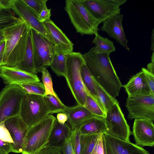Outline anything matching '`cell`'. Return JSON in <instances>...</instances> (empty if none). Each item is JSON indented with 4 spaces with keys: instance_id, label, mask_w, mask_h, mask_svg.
Segmentation results:
<instances>
[{
    "instance_id": "cell-17",
    "label": "cell",
    "mask_w": 154,
    "mask_h": 154,
    "mask_svg": "<svg viewBox=\"0 0 154 154\" xmlns=\"http://www.w3.org/2000/svg\"><path fill=\"white\" fill-rule=\"evenodd\" d=\"M123 15L118 14L103 22L101 30L106 32L126 49L129 51L127 39L122 26Z\"/></svg>"
},
{
    "instance_id": "cell-32",
    "label": "cell",
    "mask_w": 154,
    "mask_h": 154,
    "mask_svg": "<svg viewBox=\"0 0 154 154\" xmlns=\"http://www.w3.org/2000/svg\"><path fill=\"white\" fill-rule=\"evenodd\" d=\"M41 72L42 73V80L45 88V95H52L60 101L53 89L51 77L48 70L44 67Z\"/></svg>"
},
{
    "instance_id": "cell-4",
    "label": "cell",
    "mask_w": 154,
    "mask_h": 154,
    "mask_svg": "<svg viewBox=\"0 0 154 154\" xmlns=\"http://www.w3.org/2000/svg\"><path fill=\"white\" fill-rule=\"evenodd\" d=\"M85 63L80 52H71L67 55L66 70L64 77L77 105L84 106L87 94H90L82 81L81 67Z\"/></svg>"
},
{
    "instance_id": "cell-33",
    "label": "cell",
    "mask_w": 154,
    "mask_h": 154,
    "mask_svg": "<svg viewBox=\"0 0 154 154\" xmlns=\"http://www.w3.org/2000/svg\"><path fill=\"white\" fill-rule=\"evenodd\" d=\"M5 10L0 11V31L13 25L18 20L12 13Z\"/></svg>"
},
{
    "instance_id": "cell-2",
    "label": "cell",
    "mask_w": 154,
    "mask_h": 154,
    "mask_svg": "<svg viewBox=\"0 0 154 154\" xmlns=\"http://www.w3.org/2000/svg\"><path fill=\"white\" fill-rule=\"evenodd\" d=\"M31 28L21 18L3 30L5 44L3 65L16 67L23 60Z\"/></svg>"
},
{
    "instance_id": "cell-40",
    "label": "cell",
    "mask_w": 154,
    "mask_h": 154,
    "mask_svg": "<svg viewBox=\"0 0 154 154\" xmlns=\"http://www.w3.org/2000/svg\"><path fill=\"white\" fill-rule=\"evenodd\" d=\"M61 148L63 154H75L72 147L70 136L66 140Z\"/></svg>"
},
{
    "instance_id": "cell-16",
    "label": "cell",
    "mask_w": 154,
    "mask_h": 154,
    "mask_svg": "<svg viewBox=\"0 0 154 154\" xmlns=\"http://www.w3.org/2000/svg\"><path fill=\"white\" fill-rule=\"evenodd\" d=\"M0 77L4 83L17 85L34 82H40L36 75L22 71L16 67L0 66Z\"/></svg>"
},
{
    "instance_id": "cell-36",
    "label": "cell",
    "mask_w": 154,
    "mask_h": 154,
    "mask_svg": "<svg viewBox=\"0 0 154 154\" xmlns=\"http://www.w3.org/2000/svg\"><path fill=\"white\" fill-rule=\"evenodd\" d=\"M0 139L6 142L14 143L10 133L5 125L4 122L0 123Z\"/></svg>"
},
{
    "instance_id": "cell-12",
    "label": "cell",
    "mask_w": 154,
    "mask_h": 154,
    "mask_svg": "<svg viewBox=\"0 0 154 154\" xmlns=\"http://www.w3.org/2000/svg\"><path fill=\"white\" fill-rule=\"evenodd\" d=\"M103 142L106 154H150L142 147L103 134Z\"/></svg>"
},
{
    "instance_id": "cell-9",
    "label": "cell",
    "mask_w": 154,
    "mask_h": 154,
    "mask_svg": "<svg viewBox=\"0 0 154 154\" xmlns=\"http://www.w3.org/2000/svg\"><path fill=\"white\" fill-rule=\"evenodd\" d=\"M33 61L35 70L41 72L44 67L49 66L54 57V44L46 38L31 28Z\"/></svg>"
},
{
    "instance_id": "cell-14",
    "label": "cell",
    "mask_w": 154,
    "mask_h": 154,
    "mask_svg": "<svg viewBox=\"0 0 154 154\" xmlns=\"http://www.w3.org/2000/svg\"><path fill=\"white\" fill-rule=\"evenodd\" d=\"M4 123L14 142L12 144V152L21 153L25 136L29 127L20 115L8 119L4 121Z\"/></svg>"
},
{
    "instance_id": "cell-46",
    "label": "cell",
    "mask_w": 154,
    "mask_h": 154,
    "mask_svg": "<svg viewBox=\"0 0 154 154\" xmlns=\"http://www.w3.org/2000/svg\"><path fill=\"white\" fill-rule=\"evenodd\" d=\"M148 71L154 74V62H151L147 65V69Z\"/></svg>"
},
{
    "instance_id": "cell-35",
    "label": "cell",
    "mask_w": 154,
    "mask_h": 154,
    "mask_svg": "<svg viewBox=\"0 0 154 154\" xmlns=\"http://www.w3.org/2000/svg\"><path fill=\"white\" fill-rule=\"evenodd\" d=\"M37 15L38 16L42 10L44 5L47 0H23Z\"/></svg>"
},
{
    "instance_id": "cell-5",
    "label": "cell",
    "mask_w": 154,
    "mask_h": 154,
    "mask_svg": "<svg viewBox=\"0 0 154 154\" xmlns=\"http://www.w3.org/2000/svg\"><path fill=\"white\" fill-rule=\"evenodd\" d=\"M65 10L77 32L82 35H91L98 32L99 24L97 21L80 0L66 1Z\"/></svg>"
},
{
    "instance_id": "cell-1",
    "label": "cell",
    "mask_w": 154,
    "mask_h": 154,
    "mask_svg": "<svg viewBox=\"0 0 154 154\" xmlns=\"http://www.w3.org/2000/svg\"><path fill=\"white\" fill-rule=\"evenodd\" d=\"M85 63L95 81L111 96L116 98L123 87L109 55L98 52L95 47L82 54Z\"/></svg>"
},
{
    "instance_id": "cell-30",
    "label": "cell",
    "mask_w": 154,
    "mask_h": 154,
    "mask_svg": "<svg viewBox=\"0 0 154 154\" xmlns=\"http://www.w3.org/2000/svg\"><path fill=\"white\" fill-rule=\"evenodd\" d=\"M23 89L27 93L44 96L45 95V88L43 83L34 82L16 85Z\"/></svg>"
},
{
    "instance_id": "cell-51",
    "label": "cell",
    "mask_w": 154,
    "mask_h": 154,
    "mask_svg": "<svg viewBox=\"0 0 154 154\" xmlns=\"http://www.w3.org/2000/svg\"><path fill=\"white\" fill-rule=\"evenodd\" d=\"M0 154H2V153H0Z\"/></svg>"
},
{
    "instance_id": "cell-26",
    "label": "cell",
    "mask_w": 154,
    "mask_h": 154,
    "mask_svg": "<svg viewBox=\"0 0 154 154\" xmlns=\"http://www.w3.org/2000/svg\"><path fill=\"white\" fill-rule=\"evenodd\" d=\"M95 35L92 43L95 45L94 47L98 52L109 55L115 51L116 48L112 41L107 38L102 37L98 32Z\"/></svg>"
},
{
    "instance_id": "cell-10",
    "label": "cell",
    "mask_w": 154,
    "mask_h": 154,
    "mask_svg": "<svg viewBox=\"0 0 154 154\" xmlns=\"http://www.w3.org/2000/svg\"><path fill=\"white\" fill-rule=\"evenodd\" d=\"M92 16L101 23L115 15L120 14V6L126 0H80Z\"/></svg>"
},
{
    "instance_id": "cell-20",
    "label": "cell",
    "mask_w": 154,
    "mask_h": 154,
    "mask_svg": "<svg viewBox=\"0 0 154 154\" xmlns=\"http://www.w3.org/2000/svg\"><path fill=\"white\" fill-rule=\"evenodd\" d=\"M74 129L82 135L102 134L106 131L104 118L96 116L86 120Z\"/></svg>"
},
{
    "instance_id": "cell-21",
    "label": "cell",
    "mask_w": 154,
    "mask_h": 154,
    "mask_svg": "<svg viewBox=\"0 0 154 154\" xmlns=\"http://www.w3.org/2000/svg\"><path fill=\"white\" fill-rule=\"evenodd\" d=\"M72 128L67 123H60L56 118L46 146H61L68 138L70 136Z\"/></svg>"
},
{
    "instance_id": "cell-29",
    "label": "cell",
    "mask_w": 154,
    "mask_h": 154,
    "mask_svg": "<svg viewBox=\"0 0 154 154\" xmlns=\"http://www.w3.org/2000/svg\"><path fill=\"white\" fill-rule=\"evenodd\" d=\"M95 86L97 98L106 112L118 101L116 98L109 95L96 81Z\"/></svg>"
},
{
    "instance_id": "cell-25",
    "label": "cell",
    "mask_w": 154,
    "mask_h": 154,
    "mask_svg": "<svg viewBox=\"0 0 154 154\" xmlns=\"http://www.w3.org/2000/svg\"><path fill=\"white\" fill-rule=\"evenodd\" d=\"M84 106L94 116L105 118L106 112L97 97L87 94Z\"/></svg>"
},
{
    "instance_id": "cell-15",
    "label": "cell",
    "mask_w": 154,
    "mask_h": 154,
    "mask_svg": "<svg viewBox=\"0 0 154 154\" xmlns=\"http://www.w3.org/2000/svg\"><path fill=\"white\" fill-rule=\"evenodd\" d=\"M153 121L144 119H135L131 132L135 144L141 146L153 147L154 125Z\"/></svg>"
},
{
    "instance_id": "cell-41",
    "label": "cell",
    "mask_w": 154,
    "mask_h": 154,
    "mask_svg": "<svg viewBox=\"0 0 154 154\" xmlns=\"http://www.w3.org/2000/svg\"><path fill=\"white\" fill-rule=\"evenodd\" d=\"M103 134L98 138L96 145L91 154H104L103 142Z\"/></svg>"
},
{
    "instance_id": "cell-37",
    "label": "cell",
    "mask_w": 154,
    "mask_h": 154,
    "mask_svg": "<svg viewBox=\"0 0 154 154\" xmlns=\"http://www.w3.org/2000/svg\"><path fill=\"white\" fill-rule=\"evenodd\" d=\"M141 71L146 76L150 89L151 95L154 96V74H152L144 68H142Z\"/></svg>"
},
{
    "instance_id": "cell-39",
    "label": "cell",
    "mask_w": 154,
    "mask_h": 154,
    "mask_svg": "<svg viewBox=\"0 0 154 154\" xmlns=\"http://www.w3.org/2000/svg\"><path fill=\"white\" fill-rule=\"evenodd\" d=\"M51 9H48L46 6V3H45L43 9L40 14L38 19L39 21L43 23L50 19L51 16Z\"/></svg>"
},
{
    "instance_id": "cell-8",
    "label": "cell",
    "mask_w": 154,
    "mask_h": 154,
    "mask_svg": "<svg viewBox=\"0 0 154 154\" xmlns=\"http://www.w3.org/2000/svg\"><path fill=\"white\" fill-rule=\"evenodd\" d=\"M104 119L106 129L105 134L122 140L130 141L131 132L118 102L106 111Z\"/></svg>"
},
{
    "instance_id": "cell-50",
    "label": "cell",
    "mask_w": 154,
    "mask_h": 154,
    "mask_svg": "<svg viewBox=\"0 0 154 154\" xmlns=\"http://www.w3.org/2000/svg\"><path fill=\"white\" fill-rule=\"evenodd\" d=\"M2 8H1V7H0V11H1L2 10Z\"/></svg>"
},
{
    "instance_id": "cell-18",
    "label": "cell",
    "mask_w": 154,
    "mask_h": 154,
    "mask_svg": "<svg viewBox=\"0 0 154 154\" xmlns=\"http://www.w3.org/2000/svg\"><path fill=\"white\" fill-rule=\"evenodd\" d=\"M43 24L54 45L55 50L65 53L72 52L73 44L50 19Z\"/></svg>"
},
{
    "instance_id": "cell-34",
    "label": "cell",
    "mask_w": 154,
    "mask_h": 154,
    "mask_svg": "<svg viewBox=\"0 0 154 154\" xmlns=\"http://www.w3.org/2000/svg\"><path fill=\"white\" fill-rule=\"evenodd\" d=\"M70 139L72 149L75 154H80V134L76 129L72 130Z\"/></svg>"
},
{
    "instance_id": "cell-38",
    "label": "cell",
    "mask_w": 154,
    "mask_h": 154,
    "mask_svg": "<svg viewBox=\"0 0 154 154\" xmlns=\"http://www.w3.org/2000/svg\"><path fill=\"white\" fill-rule=\"evenodd\" d=\"M38 154H63L61 146H46L41 150Z\"/></svg>"
},
{
    "instance_id": "cell-28",
    "label": "cell",
    "mask_w": 154,
    "mask_h": 154,
    "mask_svg": "<svg viewBox=\"0 0 154 154\" xmlns=\"http://www.w3.org/2000/svg\"><path fill=\"white\" fill-rule=\"evenodd\" d=\"M101 135H80V154H91Z\"/></svg>"
},
{
    "instance_id": "cell-22",
    "label": "cell",
    "mask_w": 154,
    "mask_h": 154,
    "mask_svg": "<svg viewBox=\"0 0 154 154\" xmlns=\"http://www.w3.org/2000/svg\"><path fill=\"white\" fill-rule=\"evenodd\" d=\"M68 117V122L72 130L88 119L95 116L84 106L79 105L72 107H68L63 112Z\"/></svg>"
},
{
    "instance_id": "cell-27",
    "label": "cell",
    "mask_w": 154,
    "mask_h": 154,
    "mask_svg": "<svg viewBox=\"0 0 154 154\" xmlns=\"http://www.w3.org/2000/svg\"><path fill=\"white\" fill-rule=\"evenodd\" d=\"M80 72L82 81L85 88L92 96L97 97L95 81L85 63L81 66Z\"/></svg>"
},
{
    "instance_id": "cell-49",
    "label": "cell",
    "mask_w": 154,
    "mask_h": 154,
    "mask_svg": "<svg viewBox=\"0 0 154 154\" xmlns=\"http://www.w3.org/2000/svg\"><path fill=\"white\" fill-rule=\"evenodd\" d=\"M151 62H154V52H153L151 57Z\"/></svg>"
},
{
    "instance_id": "cell-11",
    "label": "cell",
    "mask_w": 154,
    "mask_h": 154,
    "mask_svg": "<svg viewBox=\"0 0 154 154\" xmlns=\"http://www.w3.org/2000/svg\"><path fill=\"white\" fill-rule=\"evenodd\" d=\"M126 106L128 112L127 118L154 120V96L128 97Z\"/></svg>"
},
{
    "instance_id": "cell-43",
    "label": "cell",
    "mask_w": 154,
    "mask_h": 154,
    "mask_svg": "<svg viewBox=\"0 0 154 154\" xmlns=\"http://www.w3.org/2000/svg\"><path fill=\"white\" fill-rule=\"evenodd\" d=\"M14 0H0V7L2 10L11 8Z\"/></svg>"
},
{
    "instance_id": "cell-23",
    "label": "cell",
    "mask_w": 154,
    "mask_h": 154,
    "mask_svg": "<svg viewBox=\"0 0 154 154\" xmlns=\"http://www.w3.org/2000/svg\"><path fill=\"white\" fill-rule=\"evenodd\" d=\"M15 67L29 73L35 75L37 74L34 63L31 30L23 60Z\"/></svg>"
},
{
    "instance_id": "cell-13",
    "label": "cell",
    "mask_w": 154,
    "mask_h": 154,
    "mask_svg": "<svg viewBox=\"0 0 154 154\" xmlns=\"http://www.w3.org/2000/svg\"><path fill=\"white\" fill-rule=\"evenodd\" d=\"M11 9L31 29L53 43L43 23L39 21L37 15L23 0H14Z\"/></svg>"
},
{
    "instance_id": "cell-3",
    "label": "cell",
    "mask_w": 154,
    "mask_h": 154,
    "mask_svg": "<svg viewBox=\"0 0 154 154\" xmlns=\"http://www.w3.org/2000/svg\"><path fill=\"white\" fill-rule=\"evenodd\" d=\"M56 119L49 114L29 127L25 136L22 154H38L46 147Z\"/></svg>"
},
{
    "instance_id": "cell-19",
    "label": "cell",
    "mask_w": 154,
    "mask_h": 154,
    "mask_svg": "<svg viewBox=\"0 0 154 154\" xmlns=\"http://www.w3.org/2000/svg\"><path fill=\"white\" fill-rule=\"evenodd\" d=\"M123 87L128 97L151 95L146 76L142 71L132 77L127 84Z\"/></svg>"
},
{
    "instance_id": "cell-42",
    "label": "cell",
    "mask_w": 154,
    "mask_h": 154,
    "mask_svg": "<svg viewBox=\"0 0 154 154\" xmlns=\"http://www.w3.org/2000/svg\"><path fill=\"white\" fill-rule=\"evenodd\" d=\"M12 152V144L4 142L0 139V153L8 154Z\"/></svg>"
},
{
    "instance_id": "cell-31",
    "label": "cell",
    "mask_w": 154,
    "mask_h": 154,
    "mask_svg": "<svg viewBox=\"0 0 154 154\" xmlns=\"http://www.w3.org/2000/svg\"><path fill=\"white\" fill-rule=\"evenodd\" d=\"M44 98L50 109V114L62 112L67 107L52 95H45Z\"/></svg>"
},
{
    "instance_id": "cell-48",
    "label": "cell",
    "mask_w": 154,
    "mask_h": 154,
    "mask_svg": "<svg viewBox=\"0 0 154 154\" xmlns=\"http://www.w3.org/2000/svg\"><path fill=\"white\" fill-rule=\"evenodd\" d=\"M5 40L3 30L0 31V42Z\"/></svg>"
},
{
    "instance_id": "cell-44",
    "label": "cell",
    "mask_w": 154,
    "mask_h": 154,
    "mask_svg": "<svg viewBox=\"0 0 154 154\" xmlns=\"http://www.w3.org/2000/svg\"><path fill=\"white\" fill-rule=\"evenodd\" d=\"M56 119L60 123L63 124L67 121L68 117L67 115L65 113L60 112L57 113Z\"/></svg>"
},
{
    "instance_id": "cell-24",
    "label": "cell",
    "mask_w": 154,
    "mask_h": 154,
    "mask_svg": "<svg viewBox=\"0 0 154 154\" xmlns=\"http://www.w3.org/2000/svg\"><path fill=\"white\" fill-rule=\"evenodd\" d=\"M69 53L55 50L54 54L49 66L58 76H65L67 56Z\"/></svg>"
},
{
    "instance_id": "cell-7",
    "label": "cell",
    "mask_w": 154,
    "mask_h": 154,
    "mask_svg": "<svg viewBox=\"0 0 154 154\" xmlns=\"http://www.w3.org/2000/svg\"><path fill=\"white\" fill-rule=\"evenodd\" d=\"M26 92L20 86L6 85L0 92V123L19 115L23 97Z\"/></svg>"
},
{
    "instance_id": "cell-47",
    "label": "cell",
    "mask_w": 154,
    "mask_h": 154,
    "mask_svg": "<svg viewBox=\"0 0 154 154\" xmlns=\"http://www.w3.org/2000/svg\"><path fill=\"white\" fill-rule=\"evenodd\" d=\"M151 37V46L150 50L153 51L154 50V29H153L152 32Z\"/></svg>"
},
{
    "instance_id": "cell-6",
    "label": "cell",
    "mask_w": 154,
    "mask_h": 154,
    "mask_svg": "<svg viewBox=\"0 0 154 154\" xmlns=\"http://www.w3.org/2000/svg\"><path fill=\"white\" fill-rule=\"evenodd\" d=\"M44 96L26 93L22 101L19 115L29 127L37 123L50 114Z\"/></svg>"
},
{
    "instance_id": "cell-45",
    "label": "cell",
    "mask_w": 154,
    "mask_h": 154,
    "mask_svg": "<svg viewBox=\"0 0 154 154\" xmlns=\"http://www.w3.org/2000/svg\"><path fill=\"white\" fill-rule=\"evenodd\" d=\"M5 40L0 42V66L3 65V60L5 50Z\"/></svg>"
}]
</instances>
